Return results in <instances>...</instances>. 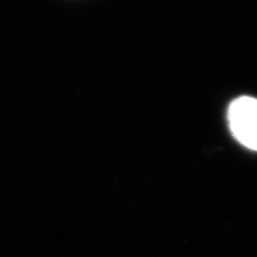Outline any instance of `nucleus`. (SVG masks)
Masks as SVG:
<instances>
[{
    "mask_svg": "<svg viewBox=\"0 0 257 257\" xmlns=\"http://www.w3.org/2000/svg\"><path fill=\"white\" fill-rule=\"evenodd\" d=\"M232 135L241 145L257 152V99L240 97L235 99L227 112Z\"/></svg>",
    "mask_w": 257,
    "mask_h": 257,
    "instance_id": "nucleus-1",
    "label": "nucleus"
}]
</instances>
